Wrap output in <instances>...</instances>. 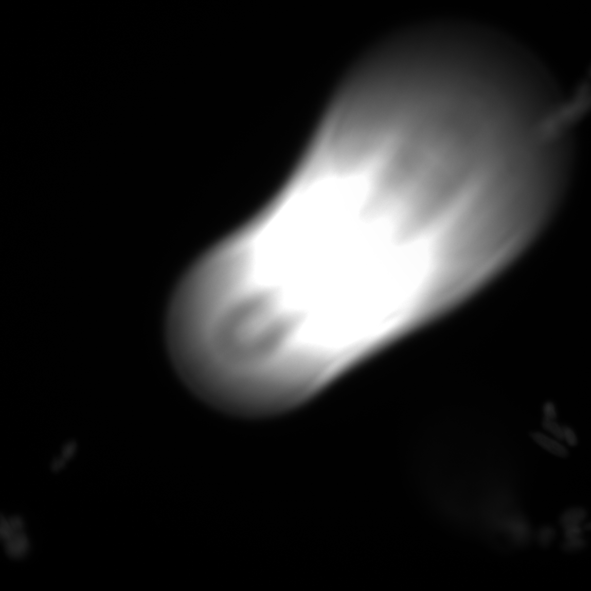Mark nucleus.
Masks as SVG:
<instances>
[{
    "label": "nucleus",
    "instance_id": "nucleus-9",
    "mask_svg": "<svg viewBox=\"0 0 591 591\" xmlns=\"http://www.w3.org/2000/svg\"><path fill=\"white\" fill-rule=\"evenodd\" d=\"M544 418L556 419L558 417V413L555 405L551 401H547L543 407Z\"/></svg>",
    "mask_w": 591,
    "mask_h": 591
},
{
    "label": "nucleus",
    "instance_id": "nucleus-12",
    "mask_svg": "<svg viewBox=\"0 0 591 591\" xmlns=\"http://www.w3.org/2000/svg\"><path fill=\"white\" fill-rule=\"evenodd\" d=\"M76 447V444L74 442L66 445L63 451V457L65 460L69 459L73 456Z\"/></svg>",
    "mask_w": 591,
    "mask_h": 591
},
{
    "label": "nucleus",
    "instance_id": "nucleus-14",
    "mask_svg": "<svg viewBox=\"0 0 591 591\" xmlns=\"http://www.w3.org/2000/svg\"><path fill=\"white\" fill-rule=\"evenodd\" d=\"M584 528H585V530H591V522H589V523L587 524V525H586V526L584 527Z\"/></svg>",
    "mask_w": 591,
    "mask_h": 591
},
{
    "label": "nucleus",
    "instance_id": "nucleus-2",
    "mask_svg": "<svg viewBox=\"0 0 591 591\" xmlns=\"http://www.w3.org/2000/svg\"><path fill=\"white\" fill-rule=\"evenodd\" d=\"M4 542L7 554L13 559H22L30 549L29 540L22 531L14 533Z\"/></svg>",
    "mask_w": 591,
    "mask_h": 591
},
{
    "label": "nucleus",
    "instance_id": "nucleus-1",
    "mask_svg": "<svg viewBox=\"0 0 591 591\" xmlns=\"http://www.w3.org/2000/svg\"><path fill=\"white\" fill-rule=\"evenodd\" d=\"M247 286L254 318L274 345L304 353L333 338L335 290L318 265L289 258L254 260Z\"/></svg>",
    "mask_w": 591,
    "mask_h": 591
},
{
    "label": "nucleus",
    "instance_id": "nucleus-10",
    "mask_svg": "<svg viewBox=\"0 0 591 591\" xmlns=\"http://www.w3.org/2000/svg\"><path fill=\"white\" fill-rule=\"evenodd\" d=\"M565 539L575 538L582 536L583 529L581 526L570 527L564 529Z\"/></svg>",
    "mask_w": 591,
    "mask_h": 591
},
{
    "label": "nucleus",
    "instance_id": "nucleus-13",
    "mask_svg": "<svg viewBox=\"0 0 591 591\" xmlns=\"http://www.w3.org/2000/svg\"><path fill=\"white\" fill-rule=\"evenodd\" d=\"M66 460H65L64 458L59 459L55 460L53 462L52 468L54 470H58L62 468L65 464Z\"/></svg>",
    "mask_w": 591,
    "mask_h": 591
},
{
    "label": "nucleus",
    "instance_id": "nucleus-5",
    "mask_svg": "<svg viewBox=\"0 0 591 591\" xmlns=\"http://www.w3.org/2000/svg\"><path fill=\"white\" fill-rule=\"evenodd\" d=\"M587 545L585 540L582 536L565 539L562 545V549L565 552H575L584 549Z\"/></svg>",
    "mask_w": 591,
    "mask_h": 591
},
{
    "label": "nucleus",
    "instance_id": "nucleus-4",
    "mask_svg": "<svg viewBox=\"0 0 591 591\" xmlns=\"http://www.w3.org/2000/svg\"><path fill=\"white\" fill-rule=\"evenodd\" d=\"M586 511L582 508H571L565 511L562 515L560 523L564 528L581 526L587 517Z\"/></svg>",
    "mask_w": 591,
    "mask_h": 591
},
{
    "label": "nucleus",
    "instance_id": "nucleus-3",
    "mask_svg": "<svg viewBox=\"0 0 591 591\" xmlns=\"http://www.w3.org/2000/svg\"><path fill=\"white\" fill-rule=\"evenodd\" d=\"M531 436L540 446L552 455L563 458L568 457V450L560 442V440L541 432H534L531 434Z\"/></svg>",
    "mask_w": 591,
    "mask_h": 591
},
{
    "label": "nucleus",
    "instance_id": "nucleus-8",
    "mask_svg": "<svg viewBox=\"0 0 591 591\" xmlns=\"http://www.w3.org/2000/svg\"><path fill=\"white\" fill-rule=\"evenodd\" d=\"M563 440L570 447H575L578 443V437L576 433L571 428L568 426H563Z\"/></svg>",
    "mask_w": 591,
    "mask_h": 591
},
{
    "label": "nucleus",
    "instance_id": "nucleus-7",
    "mask_svg": "<svg viewBox=\"0 0 591 591\" xmlns=\"http://www.w3.org/2000/svg\"><path fill=\"white\" fill-rule=\"evenodd\" d=\"M556 536V531L551 527L543 528L539 534V539L541 544L544 546L550 545Z\"/></svg>",
    "mask_w": 591,
    "mask_h": 591
},
{
    "label": "nucleus",
    "instance_id": "nucleus-6",
    "mask_svg": "<svg viewBox=\"0 0 591 591\" xmlns=\"http://www.w3.org/2000/svg\"><path fill=\"white\" fill-rule=\"evenodd\" d=\"M544 429L550 433L555 439L563 440V426L556 421V419L544 418L542 423Z\"/></svg>",
    "mask_w": 591,
    "mask_h": 591
},
{
    "label": "nucleus",
    "instance_id": "nucleus-11",
    "mask_svg": "<svg viewBox=\"0 0 591 591\" xmlns=\"http://www.w3.org/2000/svg\"><path fill=\"white\" fill-rule=\"evenodd\" d=\"M8 522L16 532H22L24 527V522L20 516H13L8 518Z\"/></svg>",
    "mask_w": 591,
    "mask_h": 591
}]
</instances>
